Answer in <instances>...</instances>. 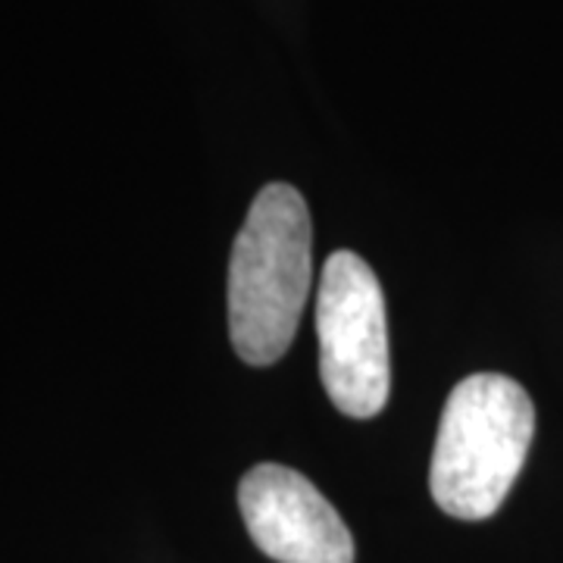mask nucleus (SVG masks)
Returning a JSON list of instances; mask_svg holds the SVG:
<instances>
[{"label": "nucleus", "mask_w": 563, "mask_h": 563, "mask_svg": "<svg viewBox=\"0 0 563 563\" xmlns=\"http://www.w3.org/2000/svg\"><path fill=\"white\" fill-rule=\"evenodd\" d=\"M317 335L329 401L354 420L383 413L391 388L383 285L354 251H335L322 266Z\"/></svg>", "instance_id": "7ed1b4c3"}, {"label": "nucleus", "mask_w": 563, "mask_h": 563, "mask_svg": "<svg viewBox=\"0 0 563 563\" xmlns=\"http://www.w3.org/2000/svg\"><path fill=\"white\" fill-rule=\"evenodd\" d=\"M239 507L254 544L279 563H354V536L317 485L291 466L244 473Z\"/></svg>", "instance_id": "20e7f679"}, {"label": "nucleus", "mask_w": 563, "mask_h": 563, "mask_svg": "<svg viewBox=\"0 0 563 563\" xmlns=\"http://www.w3.org/2000/svg\"><path fill=\"white\" fill-rule=\"evenodd\" d=\"M310 210L301 191L273 181L254 198L229 263V335L239 357L269 366L285 357L310 291Z\"/></svg>", "instance_id": "f257e3e1"}, {"label": "nucleus", "mask_w": 563, "mask_h": 563, "mask_svg": "<svg viewBox=\"0 0 563 563\" xmlns=\"http://www.w3.org/2000/svg\"><path fill=\"white\" fill-rule=\"evenodd\" d=\"M536 435V407L526 388L501 373L466 376L444 404L429 488L457 520L492 517L523 470Z\"/></svg>", "instance_id": "f03ea898"}]
</instances>
